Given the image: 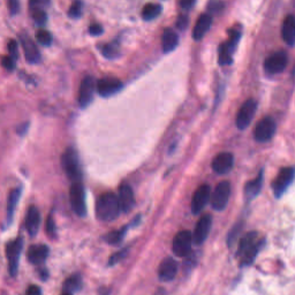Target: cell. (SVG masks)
<instances>
[{
	"label": "cell",
	"instance_id": "obj_1",
	"mask_svg": "<svg viewBox=\"0 0 295 295\" xmlns=\"http://www.w3.org/2000/svg\"><path fill=\"white\" fill-rule=\"evenodd\" d=\"M262 246L263 241L258 239L257 232H249L241 239L238 248V256L240 257L242 267L251 264L255 261Z\"/></svg>",
	"mask_w": 295,
	"mask_h": 295
},
{
	"label": "cell",
	"instance_id": "obj_2",
	"mask_svg": "<svg viewBox=\"0 0 295 295\" xmlns=\"http://www.w3.org/2000/svg\"><path fill=\"white\" fill-rule=\"evenodd\" d=\"M121 211L119 198L113 193H105L96 203L97 218L101 221H112Z\"/></svg>",
	"mask_w": 295,
	"mask_h": 295
},
{
	"label": "cell",
	"instance_id": "obj_3",
	"mask_svg": "<svg viewBox=\"0 0 295 295\" xmlns=\"http://www.w3.org/2000/svg\"><path fill=\"white\" fill-rule=\"evenodd\" d=\"M61 166L68 178L74 182H80L82 178L80 162L73 148H67L61 156Z\"/></svg>",
	"mask_w": 295,
	"mask_h": 295
},
{
	"label": "cell",
	"instance_id": "obj_4",
	"mask_svg": "<svg viewBox=\"0 0 295 295\" xmlns=\"http://www.w3.org/2000/svg\"><path fill=\"white\" fill-rule=\"evenodd\" d=\"M70 201L74 212L80 217H83L87 214L86 194L84 188L80 182H74L70 191Z\"/></svg>",
	"mask_w": 295,
	"mask_h": 295
},
{
	"label": "cell",
	"instance_id": "obj_5",
	"mask_svg": "<svg viewBox=\"0 0 295 295\" xmlns=\"http://www.w3.org/2000/svg\"><path fill=\"white\" fill-rule=\"evenodd\" d=\"M295 176V169L293 167H284L278 173L277 178L272 182V189H273V194L276 197L279 198L280 196L286 192V189L293 182Z\"/></svg>",
	"mask_w": 295,
	"mask_h": 295
},
{
	"label": "cell",
	"instance_id": "obj_6",
	"mask_svg": "<svg viewBox=\"0 0 295 295\" xmlns=\"http://www.w3.org/2000/svg\"><path fill=\"white\" fill-rule=\"evenodd\" d=\"M22 247H24V240L21 238L15 239L14 241L8 242L6 246V256L8 260V271L13 277L16 276L19 268L20 255H21Z\"/></svg>",
	"mask_w": 295,
	"mask_h": 295
},
{
	"label": "cell",
	"instance_id": "obj_7",
	"mask_svg": "<svg viewBox=\"0 0 295 295\" xmlns=\"http://www.w3.org/2000/svg\"><path fill=\"white\" fill-rule=\"evenodd\" d=\"M276 133V123L270 117H265L260 120L255 127L254 137L257 142L265 143L269 142Z\"/></svg>",
	"mask_w": 295,
	"mask_h": 295
},
{
	"label": "cell",
	"instance_id": "obj_8",
	"mask_svg": "<svg viewBox=\"0 0 295 295\" xmlns=\"http://www.w3.org/2000/svg\"><path fill=\"white\" fill-rule=\"evenodd\" d=\"M231 195V185L228 181L219 182L211 196V205L216 211H222L227 205Z\"/></svg>",
	"mask_w": 295,
	"mask_h": 295
},
{
	"label": "cell",
	"instance_id": "obj_9",
	"mask_svg": "<svg viewBox=\"0 0 295 295\" xmlns=\"http://www.w3.org/2000/svg\"><path fill=\"white\" fill-rule=\"evenodd\" d=\"M194 239L189 231H181L175 235L173 240V252L178 257H186L192 250V245Z\"/></svg>",
	"mask_w": 295,
	"mask_h": 295
},
{
	"label": "cell",
	"instance_id": "obj_10",
	"mask_svg": "<svg viewBox=\"0 0 295 295\" xmlns=\"http://www.w3.org/2000/svg\"><path fill=\"white\" fill-rule=\"evenodd\" d=\"M257 110V103L254 99L246 100L239 110L237 116V126L239 129H246L250 124Z\"/></svg>",
	"mask_w": 295,
	"mask_h": 295
},
{
	"label": "cell",
	"instance_id": "obj_11",
	"mask_svg": "<svg viewBox=\"0 0 295 295\" xmlns=\"http://www.w3.org/2000/svg\"><path fill=\"white\" fill-rule=\"evenodd\" d=\"M288 64V55L286 52L278 51L269 55L264 62V68L268 73L278 74L281 73Z\"/></svg>",
	"mask_w": 295,
	"mask_h": 295
},
{
	"label": "cell",
	"instance_id": "obj_12",
	"mask_svg": "<svg viewBox=\"0 0 295 295\" xmlns=\"http://www.w3.org/2000/svg\"><path fill=\"white\" fill-rule=\"evenodd\" d=\"M211 198V187L209 185L199 186L192 198L193 214H199Z\"/></svg>",
	"mask_w": 295,
	"mask_h": 295
},
{
	"label": "cell",
	"instance_id": "obj_13",
	"mask_svg": "<svg viewBox=\"0 0 295 295\" xmlns=\"http://www.w3.org/2000/svg\"><path fill=\"white\" fill-rule=\"evenodd\" d=\"M95 88H97V84L93 76H87L82 80L80 91H78V103L81 107H87L91 103Z\"/></svg>",
	"mask_w": 295,
	"mask_h": 295
},
{
	"label": "cell",
	"instance_id": "obj_14",
	"mask_svg": "<svg viewBox=\"0 0 295 295\" xmlns=\"http://www.w3.org/2000/svg\"><path fill=\"white\" fill-rule=\"evenodd\" d=\"M20 42H21L22 49H24L25 60L29 64H37V62H39V60H41V53H39L35 42L25 34L20 35Z\"/></svg>",
	"mask_w": 295,
	"mask_h": 295
},
{
	"label": "cell",
	"instance_id": "obj_15",
	"mask_svg": "<svg viewBox=\"0 0 295 295\" xmlns=\"http://www.w3.org/2000/svg\"><path fill=\"white\" fill-rule=\"evenodd\" d=\"M212 225V219L210 215H204L202 216L201 219L196 224L195 231L193 233V239H194V244L196 245H202L203 242L206 240L208 235L210 233V229H211Z\"/></svg>",
	"mask_w": 295,
	"mask_h": 295
},
{
	"label": "cell",
	"instance_id": "obj_16",
	"mask_svg": "<svg viewBox=\"0 0 295 295\" xmlns=\"http://www.w3.org/2000/svg\"><path fill=\"white\" fill-rule=\"evenodd\" d=\"M123 88V82L114 77L101 78L97 82L98 94L103 97H110L112 95L119 93Z\"/></svg>",
	"mask_w": 295,
	"mask_h": 295
},
{
	"label": "cell",
	"instance_id": "obj_17",
	"mask_svg": "<svg viewBox=\"0 0 295 295\" xmlns=\"http://www.w3.org/2000/svg\"><path fill=\"white\" fill-rule=\"evenodd\" d=\"M234 157L229 152H221L212 160V170L218 174H226L233 169Z\"/></svg>",
	"mask_w": 295,
	"mask_h": 295
},
{
	"label": "cell",
	"instance_id": "obj_18",
	"mask_svg": "<svg viewBox=\"0 0 295 295\" xmlns=\"http://www.w3.org/2000/svg\"><path fill=\"white\" fill-rule=\"evenodd\" d=\"M118 198H119L121 211L124 212V214L129 212L130 210L134 208V205H135L134 192L132 187L127 185V183H123V185L119 187V195H118Z\"/></svg>",
	"mask_w": 295,
	"mask_h": 295
},
{
	"label": "cell",
	"instance_id": "obj_19",
	"mask_svg": "<svg viewBox=\"0 0 295 295\" xmlns=\"http://www.w3.org/2000/svg\"><path fill=\"white\" fill-rule=\"evenodd\" d=\"M178 273V263L174 258H164L158 269V277L162 281H171Z\"/></svg>",
	"mask_w": 295,
	"mask_h": 295
},
{
	"label": "cell",
	"instance_id": "obj_20",
	"mask_svg": "<svg viewBox=\"0 0 295 295\" xmlns=\"http://www.w3.org/2000/svg\"><path fill=\"white\" fill-rule=\"evenodd\" d=\"M49 247L45 245H34L28 250V260L31 264L38 265L44 263L49 256Z\"/></svg>",
	"mask_w": 295,
	"mask_h": 295
},
{
	"label": "cell",
	"instance_id": "obj_21",
	"mask_svg": "<svg viewBox=\"0 0 295 295\" xmlns=\"http://www.w3.org/2000/svg\"><path fill=\"white\" fill-rule=\"evenodd\" d=\"M39 225H41V214L36 206H30L27 211L25 217V227L30 237H35L38 233Z\"/></svg>",
	"mask_w": 295,
	"mask_h": 295
},
{
	"label": "cell",
	"instance_id": "obj_22",
	"mask_svg": "<svg viewBox=\"0 0 295 295\" xmlns=\"http://www.w3.org/2000/svg\"><path fill=\"white\" fill-rule=\"evenodd\" d=\"M212 25V16L210 14H202L199 16L193 30V38L195 41H201L204 37Z\"/></svg>",
	"mask_w": 295,
	"mask_h": 295
},
{
	"label": "cell",
	"instance_id": "obj_23",
	"mask_svg": "<svg viewBox=\"0 0 295 295\" xmlns=\"http://www.w3.org/2000/svg\"><path fill=\"white\" fill-rule=\"evenodd\" d=\"M281 36L285 43L288 45L295 44V16L288 15L284 20L283 28H281Z\"/></svg>",
	"mask_w": 295,
	"mask_h": 295
},
{
	"label": "cell",
	"instance_id": "obj_24",
	"mask_svg": "<svg viewBox=\"0 0 295 295\" xmlns=\"http://www.w3.org/2000/svg\"><path fill=\"white\" fill-rule=\"evenodd\" d=\"M178 43H179L178 34H176L172 28H166L162 36L163 51L165 52V53H169V52L173 51L176 47H178Z\"/></svg>",
	"mask_w": 295,
	"mask_h": 295
},
{
	"label": "cell",
	"instance_id": "obj_25",
	"mask_svg": "<svg viewBox=\"0 0 295 295\" xmlns=\"http://www.w3.org/2000/svg\"><path fill=\"white\" fill-rule=\"evenodd\" d=\"M262 186H263V171H262L256 179L247 182L245 186V195L248 199L255 198L261 193Z\"/></svg>",
	"mask_w": 295,
	"mask_h": 295
},
{
	"label": "cell",
	"instance_id": "obj_26",
	"mask_svg": "<svg viewBox=\"0 0 295 295\" xmlns=\"http://www.w3.org/2000/svg\"><path fill=\"white\" fill-rule=\"evenodd\" d=\"M234 45L229 44L228 42H226V43L221 44V48H219V65H221V66H227V65L232 64V54H233V52L235 50Z\"/></svg>",
	"mask_w": 295,
	"mask_h": 295
},
{
	"label": "cell",
	"instance_id": "obj_27",
	"mask_svg": "<svg viewBox=\"0 0 295 295\" xmlns=\"http://www.w3.org/2000/svg\"><path fill=\"white\" fill-rule=\"evenodd\" d=\"M20 196H21V189L20 188H15L9 193L8 195V201H7V218H8V222L12 221L13 215H14V211L16 209V205H18Z\"/></svg>",
	"mask_w": 295,
	"mask_h": 295
},
{
	"label": "cell",
	"instance_id": "obj_28",
	"mask_svg": "<svg viewBox=\"0 0 295 295\" xmlns=\"http://www.w3.org/2000/svg\"><path fill=\"white\" fill-rule=\"evenodd\" d=\"M163 8L158 4H147L142 9V18L144 21H152L159 16Z\"/></svg>",
	"mask_w": 295,
	"mask_h": 295
},
{
	"label": "cell",
	"instance_id": "obj_29",
	"mask_svg": "<svg viewBox=\"0 0 295 295\" xmlns=\"http://www.w3.org/2000/svg\"><path fill=\"white\" fill-rule=\"evenodd\" d=\"M82 287V279L78 274H73L64 283V290L66 293H73V292L80 291Z\"/></svg>",
	"mask_w": 295,
	"mask_h": 295
},
{
	"label": "cell",
	"instance_id": "obj_30",
	"mask_svg": "<svg viewBox=\"0 0 295 295\" xmlns=\"http://www.w3.org/2000/svg\"><path fill=\"white\" fill-rule=\"evenodd\" d=\"M128 227H129V226H124V227H123L121 229H118V231L111 232V233H109L106 235V237H105V240H106L111 245L120 244V242L123 241L124 235H126L127 228H128Z\"/></svg>",
	"mask_w": 295,
	"mask_h": 295
},
{
	"label": "cell",
	"instance_id": "obj_31",
	"mask_svg": "<svg viewBox=\"0 0 295 295\" xmlns=\"http://www.w3.org/2000/svg\"><path fill=\"white\" fill-rule=\"evenodd\" d=\"M101 53L105 58L109 59H113L119 55V44L118 42H112V43L105 44L103 48H101Z\"/></svg>",
	"mask_w": 295,
	"mask_h": 295
},
{
	"label": "cell",
	"instance_id": "obj_32",
	"mask_svg": "<svg viewBox=\"0 0 295 295\" xmlns=\"http://www.w3.org/2000/svg\"><path fill=\"white\" fill-rule=\"evenodd\" d=\"M225 5L222 0H209L208 5H206V9L210 14H219L222 12Z\"/></svg>",
	"mask_w": 295,
	"mask_h": 295
},
{
	"label": "cell",
	"instance_id": "obj_33",
	"mask_svg": "<svg viewBox=\"0 0 295 295\" xmlns=\"http://www.w3.org/2000/svg\"><path fill=\"white\" fill-rule=\"evenodd\" d=\"M36 39L38 41L39 44L44 45V47H49L52 44V35L48 30H38L36 32Z\"/></svg>",
	"mask_w": 295,
	"mask_h": 295
},
{
	"label": "cell",
	"instance_id": "obj_34",
	"mask_svg": "<svg viewBox=\"0 0 295 295\" xmlns=\"http://www.w3.org/2000/svg\"><path fill=\"white\" fill-rule=\"evenodd\" d=\"M82 14V2L81 0H74L72 4L70 11H68V15L72 19H78Z\"/></svg>",
	"mask_w": 295,
	"mask_h": 295
},
{
	"label": "cell",
	"instance_id": "obj_35",
	"mask_svg": "<svg viewBox=\"0 0 295 295\" xmlns=\"http://www.w3.org/2000/svg\"><path fill=\"white\" fill-rule=\"evenodd\" d=\"M31 15L37 25H44L48 20L47 12H45L44 9H35V11H31Z\"/></svg>",
	"mask_w": 295,
	"mask_h": 295
},
{
	"label": "cell",
	"instance_id": "obj_36",
	"mask_svg": "<svg viewBox=\"0 0 295 295\" xmlns=\"http://www.w3.org/2000/svg\"><path fill=\"white\" fill-rule=\"evenodd\" d=\"M127 252H128V249L124 248V249H123V250H120V251L116 252V254H113L112 256L110 257L109 264H110V265H114V264L119 263V262H120L121 260H123V257L126 256Z\"/></svg>",
	"mask_w": 295,
	"mask_h": 295
},
{
	"label": "cell",
	"instance_id": "obj_37",
	"mask_svg": "<svg viewBox=\"0 0 295 295\" xmlns=\"http://www.w3.org/2000/svg\"><path fill=\"white\" fill-rule=\"evenodd\" d=\"M188 24H189V18L188 15L186 14H181L178 16V19H176V28L179 29V30H186L187 27H188Z\"/></svg>",
	"mask_w": 295,
	"mask_h": 295
},
{
	"label": "cell",
	"instance_id": "obj_38",
	"mask_svg": "<svg viewBox=\"0 0 295 295\" xmlns=\"http://www.w3.org/2000/svg\"><path fill=\"white\" fill-rule=\"evenodd\" d=\"M7 49H8V55L12 57L14 60L19 58V52H18V43L14 41V39H11L8 41L7 44Z\"/></svg>",
	"mask_w": 295,
	"mask_h": 295
},
{
	"label": "cell",
	"instance_id": "obj_39",
	"mask_svg": "<svg viewBox=\"0 0 295 295\" xmlns=\"http://www.w3.org/2000/svg\"><path fill=\"white\" fill-rule=\"evenodd\" d=\"M50 4V0H30V11L44 9L45 6Z\"/></svg>",
	"mask_w": 295,
	"mask_h": 295
},
{
	"label": "cell",
	"instance_id": "obj_40",
	"mask_svg": "<svg viewBox=\"0 0 295 295\" xmlns=\"http://www.w3.org/2000/svg\"><path fill=\"white\" fill-rule=\"evenodd\" d=\"M15 61L16 60H14L12 57H9V55H4L1 60V65L7 71H13L15 68Z\"/></svg>",
	"mask_w": 295,
	"mask_h": 295
},
{
	"label": "cell",
	"instance_id": "obj_41",
	"mask_svg": "<svg viewBox=\"0 0 295 295\" xmlns=\"http://www.w3.org/2000/svg\"><path fill=\"white\" fill-rule=\"evenodd\" d=\"M45 228H47V233L49 234V237H50V238L55 237V224H54L53 219H52L51 216L48 218L47 226H45Z\"/></svg>",
	"mask_w": 295,
	"mask_h": 295
},
{
	"label": "cell",
	"instance_id": "obj_42",
	"mask_svg": "<svg viewBox=\"0 0 295 295\" xmlns=\"http://www.w3.org/2000/svg\"><path fill=\"white\" fill-rule=\"evenodd\" d=\"M240 229L241 227L240 226H237V227H234L233 229H232L231 232H229V235H228V246H232L235 242V240L238 239V235L239 233H240Z\"/></svg>",
	"mask_w": 295,
	"mask_h": 295
},
{
	"label": "cell",
	"instance_id": "obj_43",
	"mask_svg": "<svg viewBox=\"0 0 295 295\" xmlns=\"http://www.w3.org/2000/svg\"><path fill=\"white\" fill-rule=\"evenodd\" d=\"M8 9L12 15H15L20 9L19 0H8Z\"/></svg>",
	"mask_w": 295,
	"mask_h": 295
},
{
	"label": "cell",
	"instance_id": "obj_44",
	"mask_svg": "<svg viewBox=\"0 0 295 295\" xmlns=\"http://www.w3.org/2000/svg\"><path fill=\"white\" fill-rule=\"evenodd\" d=\"M89 32L93 36H99L103 34V28H101V25L95 24V25H91L90 28H89Z\"/></svg>",
	"mask_w": 295,
	"mask_h": 295
},
{
	"label": "cell",
	"instance_id": "obj_45",
	"mask_svg": "<svg viewBox=\"0 0 295 295\" xmlns=\"http://www.w3.org/2000/svg\"><path fill=\"white\" fill-rule=\"evenodd\" d=\"M25 295H42V291L41 288L36 286V285H31V286L28 287Z\"/></svg>",
	"mask_w": 295,
	"mask_h": 295
},
{
	"label": "cell",
	"instance_id": "obj_46",
	"mask_svg": "<svg viewBox=\"0 0 295 295\" xmlns=\"http://www.w3.org/2000/svg\"><path fill=\"white\" fill-rule=\"evenodd\" d=\"M195 1L196 0H180V6H181L183 9L188 11V9H191L193 6H194Z\"/></svg>",
	"mask_w": 295,
	"mask_h": 295
},
{
	"label": "cell",
	"instance_id": "obj_47",
	"mask_svg": "<svg viewBox=\"0 0 295 295\" xmlns=\"http://www.w3.org/2000/svg\"><path fill=\"white\" fill-rule=\"evenodd\" d=\"M62 295H72V293H64Z\"/></svg>",
	"mask_w": 295,
	"mask_h": 295
}]
</instances>
